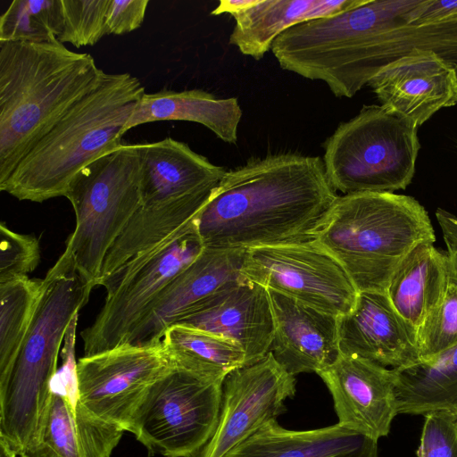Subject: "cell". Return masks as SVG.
I'll use <instances>...</instances> for the list:
<instances>
[{
    "mask_svg": "<svg viewBox=\"0 0 457 457\" xmlns=\"http://www.w3.org/2000/svg\"><path fill=\"white\" fill-rule=\"evenodd\" d=\"M337 197L320 157L272 154L227 170L195 225L208 248L304 242L314 238Z\"/></svg>",
    "mask_w": 457,
    "mask_h": 457,
    "instance_id": "6da1fadb",
    "label": "cell"
},
{
    "mask_svg": "<svg viewBox=\"0 0 457 457\" xmlns=\"http://www.w3.org/2000/svg\"><path fill=\"white\" fill-rule=\"evenodd\" d=\"M106 72L57 38L0 41V183Z\"/></svg>",
    "mask_w": 457,
    "mask_h": 457,
    "instance_id": "7a4b0ae2",
    "label": "cell"
},
{
    "mask_svg": "<svg viewBox=\"0 0 457 457\" xmlns=\"http://www.w3.org/2000/svg\"><path fill=\"white\" fill-rule=\"evenodd\" d=\"M145 93L130 73H105L29 149L0 190L36 203L65 196L79 171L121 144L124 127Z\"/></svg>",
    "mask_w": 457,
    "mask_h": 457,
    "instance_id": "3957f363",
    "label": "cell"
},
{
    "mask_svg": "<svg viewBox=\"0 0 457 457\" xmlns=\"http://www.w3.org/2000/svg\"><path fill=\"white\" fill-rule=\"evenodd\" d=\"M95 287L64 252L43 278L36 312L5 386L0 388V436L19 456L36 438L53 394L59 351Z\"/></svg>",
    "mask_w": 457,
    "mask_h": 457,
    "instance_id": "277c9868",
    "label": "cell"
},
{
    "mask_svg": "<svg viewBox=\"0 0 457 457\" xmlns=\"http://www.w3.org/2000/svg\"><path fill=\"white\" fill-rule=\"evenodd\" d=\"M345 269L358 292L386 293L403 260L436 242L431 220L414 197L390 192L337 195L314 238Z\"/></svg>",
    "mask_w": 457,
    "mask_h": 457,
    "instance_id": "5b68a950",
    "label": "cell"
},
{
    "mask_svg": "<svg viewBox=\"0 0 457 457\" xmlns=\"http://www.w3.org/2000/svg\"><path fill=\"white\" fill-rule=\"evenodd\" d=\"M420 148L417 126L382 105H364L325 141L322 161L336 192L394 193L411 184Z\"/></svg>",
    "mask_w": 457,
    "mask_h": 457,
    "instance_id": "8992f818",
    "label": "cell"
},
{
    "mask_svg": "<svg viewBox=\"0 0 457 457\" xmlns=\"http://www.w3.org/2000/svg\"><path fill=\"white\" fill-rule=\"evenodd\" d=\"M139 144H120L97 157L69 185L76 225L66 241L81 276L98 286L112 245L141 206Z\"/></svg>",
    "mask_w": 457,
    "mask_h": 457,
    "instance_id": "52a82bcc",
    "label": "cell"
},
{
    "mask_svg": "<svg viewBox=\"0 0 457 457\" xmlns=\"http://www.w3.org/2000/svg\"><path fill=\"white\" fill-rule=\"evenodd\" d=\"M224 379L170 363L149 387L129 432L151 455L196 457L218 426Z\"/></svg>",
    "mask_w": 457,
    "mask_h": 457,
    "instance_id": "ba28073f",
    "label": "cell"
},
{
    "mask_svg": "<svg viewBox=\"0 0 457 457\" xmlns=\"http://www.w3.org/2000/svg\"><path fill=\"white\" fill-rule=\"evenodd\" d=\"M204 249L195 219L103 279L99 286L106 290L105 302L80 334L84 356L124 345L157 296Z\"/></svg>",
    "mask_w": 457,
    "mask_h": 457,
    "instance_id": "9c48e42d",
    "label": "cell"
},
{
    "mask_svg": "<svg viewBox=\"0 0 457 457\" xmlns=\"http://www.w3.org/2000/svg\"><path fill=\"white\" fill-rule=\"evenodd\" d=\"M241 273L336 317L352 311L359 293L343 266L314 239L247 249Z\"/></svg>",
    "mask_w": 457,
    "mask_h": 457,
    "instance_id": "30bf717a",
    "label": "cell"
},
{
    "mask_svg": "<svg viewBox=\"0 0 457 457\" xmlns=\"http://www.w3.org/2000/svg\"><path fill=\"white\" fill-rule=\"evenodd\" d=\"M170 364L162 341L83 356L75 369L78 399L95 416L129 431L149 387Z\"/></svg>",
    "mask_w": 457,
    "mask_h": 457,
    "instance_id": "8fae6325",
    "label": "cell"
},
{
    "mask_svg": "<svg viewBox=\"0 0 457 457\" xmlns=\"http://www.w3.org/2000/svg\"><path fill=\"white\" fill-rule=\"evenodd\" d=\"M296 393L295 376L270 352L262 360L229 372L223 382L216 430L196 457H223L264 423L286 411Z\"/></svg>",
    "mask_w": 457,
    "mask_h": 457,
    "instance_id": "7c38bea8",
    "label": "cell"
},
{
    "mask_svg": "<svg viewBox=\"0 0 457 457\" xmlns=\"http://www.w3.org/2000/svg\"><path fill=\"white\" fill-rule=\"evenodd\" d=\"M245 252L204 247L157 296L124 345L160 343L170 327L245 279L241 273Z\"/></svg>",
    "mask_w": 457,
    "mask_h": 457,
    "instance_id": "4fadbf2b",
    "label": "cell"
},
{
    "mask_svg": "<svg viewBox=\"0 0 457 457\" xmlns=\"http://www.w3.org/2000/svg\"><path fill=\"white\" fill-rule=\"evenodd\" d=\"M317 374L332 395L338 424L376 441L388 435L398 414L393 369L340 354Z\"/></svg>",
    "mask_w": 457,
    "mask_h": 457,
    "instance_id": "5bb4252c",
    "label": "cell"
},
{
    "mask_svg": "<svg viewBox=\"0 0 457 457\" xmlns=\"http://www.w3.org/2000/svg\"><path fill=\"white\" fill-rule=\"evenodd\" d=\"M381 105L418 128L457 105V64L417 49L380 70L368 84Z\"/></svg>",
    "mask_w": 457,
    "mask_h": 457,
    "instance_id": "9a60e30c",
    "label": "cell"
},
{
    "mask_svg": "<svg viewBox=\"0 0 457 457\" xmlns=\"http://www.w3.org/2000/svg\"><path fill=\"white\" fill-rule=\"evenodd\" d=\"M123 433L84 407L76 380L57 374L40 429L18 457H110Z\"/></svg>",
    "mask_w": 457,
    "mask_h": 457,
    "instance_id": "2e32d148",
    "label": "cell"
},
{
    "mask_svg": "<svg viewBox=\"0 0 457 457\" xmlns=\"http://www.w3.org/2000/svg\"><path fill=\"white\" fill-rule=\"evenodd\" d=\"M340 354L398 369L418 362L417 332L402 318L387 295L359 292L351 312L337 317Z\"/></svg>",
    "mask_w": 457,
    "mask_h": 457,
    "instance_id": "e0dca14e",
    "label": "cell"
},
{
    "mask_svg": "<svg viewBox=\"0 0 457 457\" xmlns=\"http://www.w3.org/2000/svg\"><path fill=\"white\" fill-rule=\"evenodd\" d=\"M176 324L237 344L245 353L246 365L270 353L274 332L268 289L247 279L208 301Z\"/></svg>",
    "mask_w": 457,
    "mask_h": 457,
    "instance_id": "ac0fdd59",
    "label": "cell"
},
{
    "mask_svg": "<svg viewBox=\"0 0 457 457\" xmlns=\"http://www.w3.org/2000/svg\"><path fill=\"white\" fill-rule=\"evenodd\" d=\"M274 332L270 352L291 375L318 373L340 355L337 317L268 290Z\"/></svg>",
    "mask_w": 457,
    "mask_h": 457,
    "instance_id": "d6986e66",
    "label": "cell"
},
{
    "mask_svg": "<svg viewBox=\"0 0 457 457\" xmlns=\"http://www.w3.org/2000/svg\"><path fill=\"white\" fill-rule=\"evenodd\" d=\"M141 204L209 199L228 170L167 137L139 144Z\"/></svg>",
    "mask_w": 457,
    "mask_h": 457,
    "instance_id": "ffe728a7",
    "label": "cell"
},
{
    "mask_svg": "<svg viewBox=\"0 0 457 457\" xmlns=\"http://www.w3.org/2000/svg\"><path fill=\"white\" fill-rule=\"evenodd\" d=\"M223 457H378V441L338 423L291 430L271 420Z\"/></svg>",
    "mask_w": 457,
    "mask_h": 457,
    "instance_id": "44dd1931",
    "label": "cell"
},
{
    "mask_svg": "<svg viewBox=\"0 0 457 457\" xmlns=\"http://www.w3.org/2000/svg\"><path fill=\"white\" fill-rule=\"evenodd\" d=\"M368 0H255L233 13L236 24L229 44L245 55L261 60L275 39L299 23L330 17L366 4Z\"/></svg>",
    "mask_w": 457,
    "mask_h": 457,
    "instance_id": "7402d4cb",
    "label": "cell"
},
{
    "mask_svg": "<svg viewBox=\"0 0 457 457\" xmlns=\"http://www.w3.org/2000/svg\"><path fill=\"white\" fill-rule=\"evenodd\" d=\"M242 115L237 97L218 98L202 89L145 92L127 121L123 134L149 122L184 120L202 124L225 143L236 144Z\"/></svg>",
    "mask_w": 457,
    "mask_h": 457,
    "instance_id": "603a6c76",
    "label": "cell"
},
{
    "mask_svg": "<svg viewBox=\"0 0 457 457\" xmlns=\"http://www.w3.org/2000/svg\"><path fill=\"white\" fill-rule=\"evenodd\" d=\"M450 286L446 251L426 243L416 246L393 273L386 294L402 318L418 332L443 301Z\"/></svg>",
    "mask_w": 457,
    "mask_h": 457,
    "instance_id": "cb8c5ba5",
    "label": "cell"
},
{
    "mask_svg": "<svg viewBox=\"0 0 457 457\" xmlns=\"http://www.w3.org/2000/svg\"><path fill=\"white\" fill-rule=\"evenodd\" d=\"M209 199L141 204L107 252L98 286L119 268L184 228Z\"/></svg>",
    "mask_w": 457,
    "mask_h": 457,
    "instance_id": "d4e9b609",
    "label": "cell"
},
{
    "mask_svg": "<svg viewBox=\"0 0 457 457\" xmlns=\"http://www.w3.org/2000/svg\"><path fill=\"white\" fill-rule=\"evenodd\" d=\"M393 371L398 414L445 411L457 418V346Z\"/></svg>",
    "mask_w": 457,
    "mask_h": 457,
    "instance_id": "484cf974",
    "label": "cell"
},
{
    "mask_svg": "<svg viewBox=\"0 0 457 457\" xmlns=\"http://www.w3.org/2000/svg\"><path fill=\"white\" fill-rule=\"evenodd\" d=\"M162 344L171 364L204 376L224 378L246 365L245 353L237 344L184 325L170 327Z\"/></svg>",
    "mask_w": 457,
    "mask_h": 457,
    "instance_id": "4316f807",
    "label": "cell"
},
{
    "mask_svg": "<svg viewBox=\"0 0 457 457\" xmlns=\"http://www.w3.org/2000/svg\"><path fill=\"white\" fill-rule=\"evenodd\" d=\"M43 279L21 277L0 283V388L10 377L31 326Z\"/></svg>",
    "mask_w": 457,
    "mask_h": 457,
    "instance_id": "83f0119b",
    "label": "cell"
},
{
    "mask_svg": "<svg viewBox=\"0 0 457 457\" xmlns=\"http://www.w3.org/2000/svg\"><path fill=\"white\" fill-rule=\"evenodd\" d=\"M62 25L60 0H13L0 17V41H51Z\"/></svg>",
    "mask_w": 457,
    "mask_h": 457,
    "instance_id": "f1b7e54d",
    "label": "cell"
},
{
    "mask_svg": "<svg viewBox=\"0 0 457 457\" xmlns=\"http://www.w3.org/2000/svg\"><path fill=\"white\" fill-rule=\"evenodd\" d=\"M62 18L57 39L76 48L96 45L108 35L105 17L109 0H60Z\"/></svg>",
    "mask_w": 457,
    "mask_h": 457,
    "instance_id": "f546056e",
    "label": "cell"
},
{
    "mask_svg": "<svg viewBox=\"0 0 457 457\" xmlns=\"http://www.w3.org/2000/svg\"><path fill=\"white\" fill-rule=\"evenodd\" d=\"M417 341L420 361L432 359L457 346V289L453 285L420 327Z\"/></svg>",
    "mask_w": 457,
    "mask_h": 457,
    "instance_id": "4dcf8cb0",
    "label": "cell"
},
{
    "mask_svg": "<svg viewBox=\"0 0 457 457\" xmlns=\"http://www.w3.org/2000/svg\"><path fill=\"white\" fill-rule=\"evenodd\" d=\"M40 262L39 240L33 235L21 234L0 224V283L35 270Z\"/></svg>",
    "mask_w": 457,
    "mask_h": 457,
    "instance_id": "1f68e13d",
    "label": "cell"
},
{
    "mask_svg": "<svg viewBox=\"0 0 457 457\" xmlns=\"http://www.w3.org/2000/svg\"><path fill=\"white\" fill-rule=\"evenodd\" d=\"M424 416L418 457H457V418L445 411Z\"/></svg>",
    "mask_w": 457,
    "mask_h": 457,
    "instance_id": "d6a6232c",
    "label": "cell"
},
{
    "mask_svg": "<svg viewBox=\"0 0 457 457\" xmlns=\"http://www.w3.org/2000/svg\"><path fill=\"white\" fill-rule=\"evenodd\" d=\"M148 0H109L105 23L108 35H122L144 22Z\"/></svg>",
    "mask_w": 457,
    "mask_h": 457,
    "instance_id": "836d02e7",
    "label": "cell"
},
{
    "mask_svg": "<svg viewBox=\"0 0 457 457\" xmlns=\"http://www.w3.org/2000/svg\"><path fill=\"white\" fill-rule=\"evenodd\" d=\"M436 218L441 229L450 268V284L457 289V217L437 208Z\"/></svg>",
    "mask_w": 457,
    "mask_h": 457,
    "instance_id": "e575fe53",
    "label": "cell"
},
{
    "mask_svg": "<svg viewBox=\"0 0 457 457\" xmlns=\"http://www.w3.org/2000/svg\"><path fill=\"white\" fill-rule=\"evenodd\" d=\"M254 2L255 0H222L220 1L219 5L212 12V14L220 15L229 13L232 15L233 13L249 7Z\"/></svg>",
    "mask_w": 457,
    "mask_h": 457,
    "instance_id": "d590c367",
    "label": "cell"
},
{
    "mask_svg": "<svg viewBox=\"0 0 457 457\" xmlns=\"http://www.w3.org/2000/svg\"><path fill=\"white\" fill-rule=\"evenodd\" d=\"M17 453L10 446L8 442L0 436V457H17Z\"/></svg>",
    "mask_w": 457,
    "mask_h": 457,
    "instance_id": "8d00e7d4",
    "label": "cell"
}]
</instances>
